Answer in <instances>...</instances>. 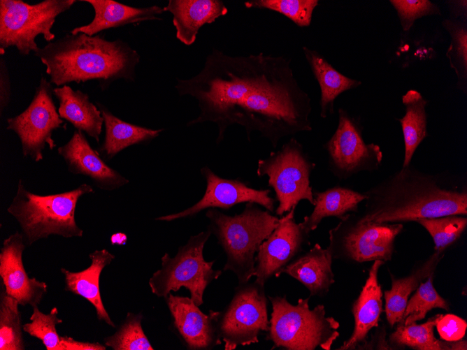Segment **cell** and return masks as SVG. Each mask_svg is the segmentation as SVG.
Segmentation results:
<instances>
[{
	"label": "cell",
	"instance_id": "cell-30",
	"mask_svg": "<svg viewBox=\"0 0 467 350\" xmlns=\"http://www.w3.org/2000/svg\"><path fill=\"white\" fill-rule=\"evenodd\" d=\"M442 315L437 314L421 324L397 323L389 337V344L392 349L408 347L415 350H452V342L437 339L434 335V328Z\"/></svg>",
	"mask_w": 467,
	"mask_h": 350
},
{
	"label": "cell",
	"instance_id": "cell-26",
	"mask_svg": "<svg viewBox=\"0 0 467 350\" xmlns=\"http://www.w3.org/2000/svg\"><path fill=\"white\" fill-rule=\"evenodd\" d=\"M313 196L314 209L300 223L308 234L315 230L326 217H335L341 220L350 212H357L359 203L366 198L364 193L341 186L314 191Z\"/></svg>",
	"mask_w": 467,
	"mask_h": 350
},
{
	"label": "cell",
	"instance_id": "cell-18",
	"mask_svg": "<svg viewBox=\"0 0 467 350\" xmlns=\"http://www.w3.org/2000/svg\"><path fill=\"white\" fill-rule=\"evenodd\" d=\"M69 170L87 177L97 187L107 191L118 189L129 180L108 166L94 150L85 133L76 130L70 140L57 149Z\"/></svg>",
	"mask_w": 467,
	"mask_h": 350
},
{
	"label": "cell",
	"instance_id": "cell-9",
	"mask_svg": "<svg viewBox=\"0 0 467 350\" xmlns=\"http://www.w3.org/2000/svg\"><path fill=\"white\" fill-rule=\"evenodd\" d=\"M403 230L402 223L361 221L357 212H350L329 230L327 248L333 259L349 263L387 262L391 260L395 240Z\"/></svg>",
	"mask_w": 467,
	"mask_h": 350
},
{
	"label": "cell",
	"instance_id": "cell-15",
	"mask_svg": "<svg viewBox=\"0 0 467 350\" xmlns=\"http://www.w3.org/2000/svg\"><path fill=\"white\" fill-rule=\"evenodd\" d=\"M201 173L206 180V188L200 200L180 212L161 216L156 220L171 221L192 217L206 209L229 210L237 204L249 202L274 212L275 199L270 196V189H257L239 179L220 177L207 166L201 169Z\"/></svg>",
	"mask_w": 467,
	"mask_h": 350
},
{
	"label": "cell",
	"instance_id": "cell-29",
	"mask_svg": "<svg viewBox=\"0 0 467 350\" xmlns=\"http://www.w3.org/2000/svg\"><path fill=\"white\" fill-rule=\"evenodd\" d=\"M405 115L400 122L404 140L405 154L402 167L411 163L416 149L427 136L426 105L427 101L416 90H409L402 96Z\"/></svg>",
	"mask_w": 467,
	"mask_h": 350
},
{
	"label": "cell",
	"instance_id": "cell-16",
	"mask_svg": "<svg viewBox=\"0 0 467 350\" xmlns=\"http://www.w3.org/2000/svg\"><path fill=\"white\" fill-rule=\"evenodd\" d=\"M165 300L173 326L188 349H212L222 342L217 327L219 312L210 310L204 314L191 298L171 293Z\"/></svg>",
	"mask_w": 467,
	"mask_h": 350
},
{
	"label": "cell",
	"instance_id": "cell-41",
	"mask_svg": "<svg viewBox=\"0 0 467 350\" xmlns=\"http://www.w3.org/2000/svg\"><path fill=\"white\" fill-rule=\"evenodd\" d=\"M62 350H106L104 344L98 342L76 341L68 336H60Z\"/></svg>",
	"mask_w": 467,
	"mask_h": 350
},
{
	"label": "cell",
	"instance_id": "cell-32",
	"mask_svg": "<svg viewBox=\"0 0 467 350\" xmlns=\"http://www.w3.org/2000/svg\"><path fill=\"white\" fill-rule=\"evenodd\" d=\"M0 293V350H24L19 302L8 296L2 284Z\"/></svg>",
	"mask_w": 467,
	"mask_h": 350
},
{
	"label": "cell",
	"instance_id": "cell-4",
	"mask_svg": "<svg viewBox=\"0 0 467 350\" xmlns=\"http://www.w3.org/2000/svg\"><path fill=\"white\" fill-rule=\"evenodd\" d=\"M206 214L210 221L208 228L227 256L223 270L233 272L238 284L248 282L254 276L255 254L277 227L280 218L250 202L246 203L241 213L234 216L216 208H210Z\"/></svg>",
	"mask_w": 467,
	"mask_h": 350
},
{
	"label": "cell",
	"instance_id": "cell-40",
	"mask_svg": "<svg viewBox=\"0 0 467 350\" xmlns=\"http://www.w3.org/2000/svg\"><path fill=\"white\" fill-rule=\"evenodd\" d=\"M11 89L8 71L3 57L0 58V115L8 106L10 100Z\"/></svg>",
	"mask_w": 467,
	"mask_h": 350
},
{
	"label": "cell",
	"instance_id": "cell-28",
	"mask_svg": "<svg viewBox=\"0 0 467 350\" xmlns=\"http://www.w3.org/2000/svg\"><path fill=\"white\" fill-rule=\"evenodd\" d=\"M306 59L321 90L320 116L326 118L333 113L334 101L341 93L359 87L361 82L338 72L317 52L303 48Z\"/></svg>",
	"mask_w": 467,
	"mask_h": 350
},
{
	"label": "cell",
	"instance_id": "cell-42",
	"mask_svg": "<svg viewBox=\"0 0 467 350\" xmlns=\"http://www.w3.org/2000/svg\"><path fill=\"white\" fill-rule=\"evenodd\" d=\"M127 241V236L124 233H116L111 236L110 242L112 245H124Z\"/></svg>",
	"mask_w": 467,
	"mask_h": 350
},
{
	"label": "cell",
	"instance_id": "cell-19",
	"mask_svg": "<svg viewBox=\"0 0 467 350\" xmlns=\"http://www.w3.org/2000/svg\"><path fill=\"white\" fill-rule=\"evenodd\" d=\"M385 263L380 260L373 261L366 282L352 305L351 312L354 321L353 332L336 349H361L367 342L371 330L379 326L383 311V293L378 282V272Z\"/></svg>",
	"mask_w": 467,
	"mask_h": 350
},
{
	"label": "cell",
	"instance_id": "cell-36",
	"mask_svg": "<svg viewBox=\"0 0 467 350\" xmlns=\"http://www.w3.org/2000/svg\"><path fill=\"white\" fill-rule=\"evenodd\" d=\"M32 308L31 322L23 325V331L40 340L47 350H62L56 326L63 321L57 317V308L53 307L48 314L41 312L38 306Z\"/></svg>",
	"mask_w": 467,
	"mask_h": 350
},
{
	"label": "cell",
	"instance_id": "cell-39",
	"mask_svg": "<svg viewBox=\"0 0 467 350\" xmlns=\"http://www.w3.org/2000/svg\"><path fill=\"white\" fill-rule=\"evenodd\" d=\"M436 327L441 340L455 342L464 337L467 322L454 314H445L438 320Z\"/></svg>",
	"mask_w": 467,
	"mask_h": 350
},
{
	"label": "cell",
	"instance_id": "cell-6",
	"mask_svg": "<svg viewBox=\"0 0 467 350\" xmlns=\"http://www.w3.org/2000/svg\"><path fill=\"white\" fill-rule=\"evenodd\" d=\"M268 298L272 312L266 339L273 343L272 349H331L340 335V323L333 317L326 316L323 305L310 309L309 298H299L296 305L289 302L285 296H269Z\"/></svg>",
	"mask_w": 467,
	"mask_h": 350
},
{
	"label": "cell",
	"instance_id": "cell-11",
	"mask_svg": "<svg viewBox=\"0 0 467 350\" xmlns=\"http://www.w3.org/2000/svg\"><path fill=\"white\" fill-rule=\"evenodd\" d=\"M217 327L225 350L258 343L259 333L270 328L264 284H238L229 303L219 312Z\"/></svg>",
	"mask_w": 467,
	"mask_h": 350
},
{
	"label": "cell",
	"instance_id": "cell-31",
	"mask_svg": "<svg viewBox=\"0 0 467 350\" xmlns=\"http://www.w3.org/2000/svg\"><path fill=\"white\" fill-rule=\"evenodd\" d=\"M429 233L434 243V251L445 254L462 237L467 228L464 215H447L422 218L415 221Z\"/></svg>",
	"mask_w": 467,
	"mask_h": 350
},
{
	"label": "cell",
	"instance_id": "cell-38",
	"mask_svg": "<svg viewBox=\"0 0 467 350\" xmlns=\"http://www.w3.org/2000/svg\"><path fill=\"white\" fill-rule=\"evenodd\" d=\"M389 2L397 11L404 31H408L418 18L440 14L438 7L428 0H391Z\"/></svg>",
	"mask_w": 467,
	"mask_h": 350
},
{
	"label": "cell",
	"instance_id": "cell-17",
	"mask_svg": "<svg viewBox=\"0 0 467 350\" xmlns=\"http://www.w3.org/2000/svg\"><path fill=\"white\" fill-rule=\"evenodd\" d=\"M27 245L20 232L16 231L3 242L0 251V277L6 293L20 305L38 306L48 291L45 282L29 277L22 254Z\"/></svg>",
	"mask_w": 467,
	"mask_h": 350
},
{
	"label": "cell",
	"instance_id": "cell-27",
	"mask_svg": "<svg viewBox=\"0 0 467 350\" xmlns=\"http://www.w3.org/2000/svg\"><path fill=\"white\" fill-rule=\"evenodd\" d=\"M97 106L101 112L105 125V138L98 153L106 160L111 159L131 145L150 141L162 131L126 122L115 116L102 104L97 103Z\"/></svg>",
	"mask_w": 467,
	"mask_h": 350
},
{
	"label": "cell",
	"instance_id": "cell-1",
	"mask_svg": "<svg viewBox=\"0 0 467 350\" xmlns=\"http://www.w3.org/2000/svg\"><path fill=\"white\" fill-rule=\"evenodd\" d=\"M175 88L198 101L200 113L188 125L215 123L217 143L234 124L245 129L249 141L258 131L274 148L284 138L312 130L310 98L282 56H230L215 49L200 72L178 79Z\"/></svg>",
	"mask_w": 467,
	"mask_h": 350
},
{
	"label": "cell",
	"instance_id": "cell-23",
	"mask_svg": "<svg viewBox=\"0 0 467 350\" xmlns=\"http://www.w3.org/2000/svg\"><path fill=\"white\" fill-rule=\"evenodd\" d=\"M333 258L328 249L316 243L308 251L299 254L282 271L298 280L310 291V296L323 297L335 283Z\"/></svg>",
	"mask_w": 467,
	"mask_h": 350
},
{
	"label": "cell",
	"instance_id": "cell-22",
	"mask_svg": "<svg viewBox=\"0 0 467 350\" xmlns=\"http://www.w3.org/2000/svg\"><path fill=\"white\" fill-rule=\"evenodd\" d=\"M164 9L173 15L176 38L187 45L194 43L202 26L228 13L219 0H170Z\"/></svg>",
	"mask_w": 467,
	"mask_h": 350
},
{
	"label": "cell",
	"instance_id": "cell-25",
	"mask_svg": "<svg viewBox=\"0 0 467 350\" xmlns=\"http://www.w3.org/2000/svg\"><path fill=\"white\" fill-rule=\"evenodd\" d=\"M53 94L59 101L57 111L60 117L99 143L103 119L89 95L66 85L54 88Z\"/></svg>",
	"mask_w": 467,
	"mask_h": 350
},
{
	"label": "cell",
	"instance_id": "cell-8",
	"mask_svg": "<svg viewBox=\"0 0 467 350\" xmlns=\"http://www.w3.org/2000/svg\"><path fill=\"white\" fill-rule=\"evenodd\" d=\"M76 0H44L29 4L22 0L0 1V51L14 47L26 56L38 48L35 38L42 35L48 43L57 17L70 9Z\"/></svg>",
	"mask_w": 467,
	"mask_h": 350
},
{
	"label": "cell",
	"instance_id": "cell-10",
	"mask_svg": "<svg viewBox=\"0 0 467 350\" xmlns=\"http://www.w3.org/2000/svg\"><path fill=\"white\" fill-rule=\"evenodd\" d=\"M315 167V163L294 138L277 152L258 161L257 174L268 177V184L274 190L278 202L276 216L282 217L302 200L314 205L310 176Z\"/></svg>",
	"mask_w": 467,
	"mask_h": 350
},
{
	"label": "cell",
	"instance_id": "cell-20",
	"mask_svg": "<svg viewBox=\"0 0 467 350\" xmlns=\"http://www.w3.org/2000/svg\"><path fill=\"white\" fill-rule=\"evenodd\" d=\"M94 11L92 21L73 29L70 34L83 33L94 36L103 30L143 21L161 20L158 15L165 12L164 8L152 6L145 8L129 6L113 0H84Z\"/></svg>",
	"mask_w": 467,
	"mask_h": 350
},
{
	"label": "cell",
	"instance_id": "cell-7",
	"mask_svg": "<svg viewBox=\"0 0 467 350\" xmlns=\"http://www.w3.org/2000/svg\"><path fill=\"white\" fill-rule=\"evenodd\" d=\"M211 234L208 228L191 236L185 245L178 248L174 257L165 253L161 258V268L149 279L151 292L165 298L171 291L185 287L194 303L201 305L206 287L222 273L213 268L215 261H206L203 258V247Z\"/></svg>",
	"mask_w": 467,
	"mask_h": 350
},
{
	"label": "cell",
	"instance_id": "cell-24",
	"mask_svg": "<svg viewBox=\"0 0 467 350\" xmlns=\"http://www.w3.org/2000/svg\"><path fill=\"white\" fill-rule=\"evenodd\" d=\"M444 254L433 251L426 259L415 264L410 272L403 277H396L389 272L391 286L384 292L385 312L387 321L394 327L401 320L410 295L419 284L431 275H434Z\"/></svg>",
	"mask_w": 467,
	"mask_h": 350
},
{
	"label": "cell",
	"instance_id": "cell-13",
	"mask_svg": "<svg viewBox=\"0 0 467 350\" xmlns=\"http://www.w3.org/2000/svg\"><path fill=\"white\" fill-rule=\"evenodd\" d=\"M330 172L339 180H346L360 172H374L382 161L380 146L366 143L362 125L345 110L338 109V124L331 138L324 145Z\"/></svg>",
	"mask_w": 467,
	"mask_h": 350
},
{
	"label": "cell",
	"instance_id": "cell-21",
	"mask_svg": "<svg viewBox=\"0 0 467 350\" xmlns=\"http://www.w3.org/2000/svg\"><path fill=\"white\" fill-rule=\"evenodd\" d=\"M90 265L81 271L72 272L62 268L64 277V289L66 291L81 296L89 301L96 310L99 321H104L108 326L115 328L102 302L99 279L105 267L110 265L115 256L106 249L95 250L89 254Z\"/></svg>",
	"mask_w": 467,
	"mask_h": 350
},
{
	"label": "cell",
	"instance_id": "cell-35",
	"mask_svg": "<svg viewBox=\"0 0 467 350\" xmlns=\"http://www.w3.org/2000/svg\"><path fill=\"white\" fill-rule=\"evenodd\" d=\"M317 0H251L245 2L247 8H264L276 11L290 19L299 27H308L318 5Z\"/></svg>",
	"mask_w": 467,
	"mask_h": 350
},
{
	"label": "cell",
	"instance_id": "cell-3",
	"mask_svg": "<svg viewBox=\"0 0 467 350\" xmlns=\"http://www.w3.org/2000/svg\"><path fill=\"white\" fill-rule=\"evenodd\" d=\"M34 52L56 86L96 80L104 89L119 79L134 81L140 62L139 54L127 43L100 34H67Z\"/></svg>",
	"mask_w": 467,
	"mask_h": 350
},
{
	"label": "cell",
	"instance_id": "cell-33",
	"mask_svg": "<svg viewBox=\"0 0 467 350\" xmlns=\"http://www.w3.org/2000/svg\"><path fill=\"white\" fill-rule=\"evenodd\" d=\"M434 275L422 282L408 299L403 317L399 323L408 325L424 319L435 308L450 310V303L436 291L433 284Z\"/></svg>",
	"mask_w": 467,
	"mask_h": 350
},
{
	"label": "cell",
	"instance_id": "cell-2",
	"mask_svg": "<svg viewBox=\"0 0 467 350\" xmlns=\"http://www.w3.org/2000/svg\"><path fill=\"white\" fill-rule=\"evenodd\" d=\"M446 173H429L412 163L401 167L364 194L361 221L403 223L422 218L467 215L466 184Z\"/></svg>",
	"mask_w": 467,
	"mask_h": 350
},
{
	"label": "cell",
	"instance_id": "cell-5",
	"mask_svg": "<svg viewBox=\"0 0 467 350\" xmlns=\"http://www.w3.org/2000/svg\"><path fill=\"white\" fill-rule=\"evenodd\" d=\"M94 192L92 186L82 184L71 191L41 196L29 191L20 180L7 211L18 223L27 246L51 235L80 238L83 230L76 221V205L81 196Z\"/></svg>",
	"mask_w": 467,
	"mask_h": 350
},
{
	"label": "cell",
	"instance_id": "cell-12",
	"mask_svg": "<svg viewBox=\"0 0 467 350\" xmlns=\"http://www.w3.org/2000/svg\"><path fill=\"white\" fill-rule=\"evenodd\" d=\"M52 84L42 76L29 106L20 114L8 118V130L18 136L24 156L38 162L43 159V152L48 145L53 150L56 143L53 132L59 128L66 129L52 99Z\"/></svg>",
	"mask_w": 467,
	"mask_h": 350
},
{
	"label": "cell",
	"instance_id": "cell-14",
	"mask_svg": "<svg viewBox=\"0 0 467 350\" xmlns=\"http://www.w3.org/2000/svg\"><path fill=\"white\" fill-rule=\"evenodd\" d=\"M294 207L272 233L260 245L256 256L255 282L265 284L272 277H278L283 269L310 245V234L294 221Z\"/></svg>",
	"mask_w": 467,
	"mask_h": 350
},
{
	"label": "cell",
	"instance_id": "cell-37",
	"mask_svg": "<svg viewBox=\"0 0 467 350\" xmlns=\"http://www.w3.org/2000/svg\"><path fill=\"white\" fill-rule=\"evenodd\" d=\"M443 26L450 32L451 45L447 52L451 67L454 69L459 82H466L467 30L466 24L445 20Z\"/></svg>",
	"mask_w": 467,
	"mask_h": 350
},
{
	"label": "cell",
	"instance_id": "cell-34",
	"mask_svg": "<svg viewBox=\"0 0 467 350\" xmlns=\"http://www.w3.org/2000/svg\"><path fill=\"white\" fill-rule=\"evenodd\" d=\"M143 318L141 313H127L116 332L103 339L104 345L113 350H154L143 330Z\"/></svg>",
	"mask_w": 467,
	"mask_h": 350
}]
</instances>
